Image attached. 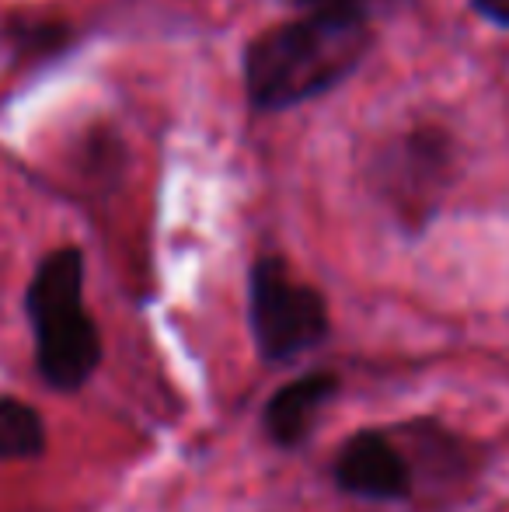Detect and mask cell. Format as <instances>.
Here are the masks:
<instances>
[{
    "mask_svg": "<svg viewBox=\"0 0 509 512\" xmlns=\"http://www.w3.org/2000/svg\"><path fill=\"white\" fill-rule=\"evenodd\" d=\"M248 331L265 366L297 363L332 335L325 293L300 283L286 258H255L248 272Z\"/></svg>",
    "mask_w": 509,
    "mask_h": 512,
    "instance_id": "3957f363",
    "label": "cell"
},
{
    "mask_svg": "<svg viewBox=\"0 0 509 512\" xmlns=\"http://www.w3.org/2000/svg\"><path fill=\"white\" fill-rule=\"evenodd\" d=\"M283 4H293V7H314V4H321V0H283Z\"/></svg>",
    "mask_w": 509,
    "mask_h": 512,
    "instance_id": "9c48e42d",
    "label": "cell"
},
{
    "mask_svg": "<svg viewBox=\"0 0 509 512\" xmlns=\"http://www.w3.org/2000/svg\"><path fill=\"white\" fill-rule=\"evenodd\" d=\"M342 377L335 370H307L297 380L276 387L262 408V432L276 450H300L314 436L325 408L339 398Z\"/></svg>",
    "mask_w": 509,
    "mask_h": 512,
    "instance_id": "5b68a950",
    "label": "cell"
},
{
    "mask_svg": "<svg viewBox=\"0 0 509 512\" xmlns=\"http://www.w3.org/2000/svg\"><path fill=\"white\" fill-rule=\"evenodd\" d=\"M88 258L77 244L42 255L25 286V317L32 324L35 370L56 394H74L91 384L105 359L102 328L84 304Z\"/></svg>",
    "mask_w": 509,
    "mask_h": 512,
    "instance_id": "7a4b0ae2",
    "label": "cell"
},
{
    "mask_svg": "<svg viewBox=\"0 0 509 512\" xmlns=\"http://www.w3.org/2000/svg\"><path fill=\"white\" fill-rule=\"evenodd\" d=\"M471 4H475V11L482 14V18H489L492 25L509 28V0H471Z\"/></svg>",
    "mask_w": 509,
    "mask_h": 512,
    "instance_id": "ba28073f",
    "label": "cell"
},
{
    "mask_svg": "<svg viewBox=\"0 0 509 512\" xmlns=\"http://www.w3.org/2000/svg\"><path fill=\"white\" fill-rule=\"evenodd\" d=\"M7 39L14 42V53L25 60H49L74 39V28L56 18H14L7 25Z\"/></svg>",
    "mask_w": 509,
    "mask_h": 512,
    "instance_id": "52a82bcc",
    "label": "cell"
},
{
    "mask_svg": "<svg viewBox=\"0 0 509 512\" xmlns=\"http://www.w3.org/2000/svg\"><path fill=\"white\" fill-rule=\"evenodd\" d=\"M377 0H321L245 46L241 77L255 112H290L339 88L374 49Z\"/></svg>",
    "mask_w": 509,
    "mask_h": 512,
    "instance_id": "6da1fadb",
    "label": "cell"
},
{
    "mask_svg": "<svg viewBox=\"0 0 509 512\" xmlns=\"http://www.w3.org/2000/svg\"><path fill=\"white\" fill-rule=\"evenodd\" d=\"M49 450V425L42 411L14 394H0V460H39Z\"/></svg>",
    "mask_w": 509,
    "mask_h": 512,
    "instance_id": "8992f818",
    "label": "cell"
},
{
    "mask_svg": "<svg viewBox=\"0 0 509 512\" xmlns=\"http://www.w3.org/2000/svg\"><path fill=\"white\" fill-rule=\"evenodd\" d=\"M332 481L342 495L367 502H401L415 488L408 457L381 429H360L339 446L332 460Z\"/></svg>",
    "mask_w": 509,
    "mask_h": 512,
    "instance_id": "277c9868",
    "label": "cell"
}]
</instances>
